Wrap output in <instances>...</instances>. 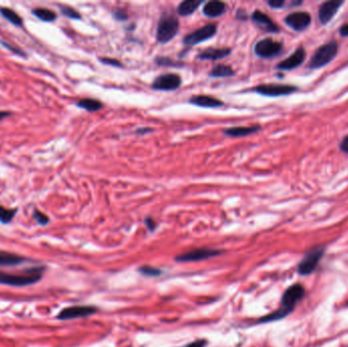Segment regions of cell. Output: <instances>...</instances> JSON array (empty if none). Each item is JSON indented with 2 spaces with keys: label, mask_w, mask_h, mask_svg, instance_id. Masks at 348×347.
I'll return each mask as SVG.
<instances>
[{
  "label": "cell",
  "mask_w": 348,
  "mask_h": 347,
  "mask_svg": "<svg viewBox=\"0 0 348 347\" xmlns=\"http://www.w3.org/2000/svg\"><path fill=\"white\" fill-rule=\"evenodd\" d=\"M33 218L37 221L38 224L40 225H47L50 221L49 217L47 215H45L43 212L39 211V210H35L33 213Z\"/></svg>",
  "instance_id": "cell-29"
},
{
  "label": "cell",
  "mask_w": 348,
  "mask_h": 347,
  "mask_svg": "<svg viewBox=\"0 0 348 347\" xmlns=\"http://www.w3.org/2000/svg\"><path fill=\"white\" fill-rule=\"evenodd\" d=\"M16 209H8L3 206H0V222L2 224H7L12 221L16 214Z\"/></svg>",
  "instance_id": "cell-26"
},
{
  "label": "cell",
  "mask_w": 348,
  "mask_h": 347,
  "mask_svg": "<svg viewBox=\"0 0 348 347\" xmlns=\"http://www.w3.org/2000/svg\"><path fill=\"white\" fill-rule=\"evenodd\" d=\"M11 114H12V113L9 112V111H1V110H0V122H1L4 118L11 116Z\"/></svg>",
  "instance_id": "cell-41"
},
{
  "label": "cell",
  "mask_w": 348,
  "mask_h": 347,
  "mask_svg": "<svg viewBox=\"0 0 348 347\" xmlns=\"http://www.w3.org/2000/svg\"><path fill=\"white\" fill-rule=\"evenodd\" d=\"M325 250L323 247H317L308 252L304 258L300 261L298 265V273L300 275L312 274L318 267L320 261L322 260Z\"/></svg>",
  "instance_id": "cell-7"
},
{
  "label": "cell",
  "mask_w": 348,
  "mask_h": 347,
  "mask_svg": "<svg viewBox=\"0 0 348 347\" xmlns=\"http://www.w3.org/2000/svg\"><path fill=\"white\" fill-rule=\"evenodd\" d=\"M202 3H203V1H198V0L182 1V2L179 3L176 11L180 16H188V15L192 14L199 8V6Z\"/></svg>",
  "instance_id": "cell-20"
},
{
  "label": "cell",
  "mask_w": 348,
  "mask_h": 347,
  "mask_svg": "<svg viewBox=\"0 0 348 347\" xmlns=\"http://www.w3.org/2000/svg\"><path fill=\"white\" fill-rule=\"evenodd\" d=\"M284 23L295 32H303L310 27L312 15L307 11H294L285 16Z\"/></svg>",
  "instance_id": "cell-9"
},
{
  "label": "cell",
  "mask_w": 348,
  "mask_h": 347,
  "mask_svg": "<svg viewBox=\"0 0 348 347\" xmlns=\"http://www.w3.org/2000/svg\"><path fill=\"white\" fill-rule=\"evenodd\" d=\"M252 20L266 33H278L280 31V28L277 26L276 23L265 12L257 9L255 10L251 15Z\"/></svg>",
  "instance_id": "cell-14"
},
{
  "label": "cell",
  "mask_w": 348,
  "mask_h": 347,
  "mask_svg": "<svg viewBox=\"0 0 348 347\" xmlns=\"http://www.w3.org/2000/svg\"><path fill=\"white\" fill-rule=\"evenodd\" d=\"M249 17L248 12L245 9H238L236 11V18L240 20H247Z\"/></svg>",
  "instance_id": "cell-36"
},
{
  "label": "cell",
  "mask_w": 348,
  "mask_h": 347,
  "mask_svg": "<svg viewBox=\"0 0 348 347\" xmlns=\"http://www.w3.org/2000/svg\"><path fill=\"white\" fill-rule=\"evenodd\" d=\"M99 60H100V62H102L105 66H111V67H115V68H123L122 63L116 58L101 57V58H99Z\"/></svg>",
  "instance_id": "cell-32"
},
{
  "label": "cell",
  "mask_w": 348,
  "mask_h": 347,
  "mask_svg": "<svg viewBox=\"0 0 348 347\" xmlns=\"http://www.w3.org/2000/svg\"><path fill=\"white\" fill-rule=\"evenodd\" d=\"M231 53L230 48H208L201 51L198 54V58L201 60H220L225 58Z\"/></svg>",
  "instance_id": "cell-18"
},
{
  "label": "cell",
  "mask_w": 348,
  "mask_h": 347,
  "mask_svg": "<svg viewBox=\"0 0 348 347\" xmlns=\"http://www.w3.org/2000/svg\"><path fill=\"white\" fill-rule=\"evenodd\" d=\"M182 84V80L180 76L168 73V74H163L159 77H157L153 83H152V89L155 91H166V92H171L179 89Z\"/></svg>",
  "instance_id": "cell-10"
},
{
  "label": "cell",
  "mask_w": 348,
  "mask_h": 347,
  "mask_svg": "<svg viewBox=\"0 0 348 347\" xmlns=\"http://www.w3.org/2000/svg\"><path fill=\"white\" fill-rule=\"evenodd\" d=\"M0 44H1L4 48H6V49L9 50L10 52H12L13 54L18 55V56H20V57H27V54H26L20 48L14 46V45H11V44H9V43H7V42H3V41H0Z\"/></svg>",
  "instance_id": "cell-30"
},
{
  "label": "cell",
  "mask_w": 348,
  "mask_h": 347,
  "mask_svg": "<svg viewBox=\"0 0 348 347\" xmlns=\"http://www.w3.org/2000/svg\"><path fill=\"white\" fill-rule=\"evenodd\" d=\"M77 107L85 109L88 112H97L103 108V103L97 99L83 98L76 103Z\"/></svg>",
  "instance_id": "cell-21"
},
{
  "label": "cell",
  "mask_w": 348,
  "mask_h": 347,
  "mask_svg": "<svg viewBox=\"0 0 348 347\" xmlns=\"http://www.w3.org/2000/svg\"><path fill=\"white\" fill-rule=\"evenodd\" d=\"M140 272L143 275L146 276H158L161 274V271L157 268L154 267H150V266H144L142 268H140Z\"/></svg>",
  "instance_id": "cell-31"
},
{
  "label": "cell",
  "mask_w": 348,
  "mask_h": 347,
  "mask_svg": "<svg viewBox=\"0 0 348 347\" xmlns=\"http://www.w3.org/2000/svg\"><path fill=\"white\" fill-rule=\"evenodd\" d=\"M343 4H344V1H340V0H330V1L323 2L320 5L319 11H318L320 23L324 26L329 24Z\"/></svg>",
  "instance_id": "cell-11"
},
{
  "label": "cell",
  "mask_w": 348,
  "mask_h": 347,
  "mask_svg": "<svg viewBox=\"0 0 348 347\" xmlns=\"http://www.w3.org/2000/svg\"><path fill=\"white\" fill-rule=\"evenodd\" d=\"M339 34L342 37H348V23L344 24L341 28H339Z\"/></svg>",
  "instance_id": "cell-40"
},
{
  "label": "cell",
  "mask_w": 348,
  "mask_h": 347,
  "mask_svg": "<svg viewBox=\"0 0 348 347\" xmlns=\"http://www.w3.org/2000/svg\"><path fill=\"white\" fill-rule=\"evenodd\" d=\"M306 57H307V52L304 48L300 46L286 59L280 61L276 68L279 71H292L300 67L304 62Z\"/></svg>",
  "instance_id": "cell-12"
},
{
  "label": "cell",
  "mask_w": 348,
  "mask_h": 347,
  "mask_svg": "<svg viewBox=\"0 0 348 347\" xmlns=\"http://www.w3.org/2000/svg\"><path fill=\"white\" fill-rule=\"evenodd\" d=\"M60 11L64 16H67L71 19H81L82 18V14L78 10H76L75 8H73L71 6H61Z\"/></svg>",
  "instance_id": "cell-28"
},
{
  "label": "cell",
  "mask_w": 348,
  "mask_h": 347,
  "mask_svg": "<svg viewBox=\"0 0 348 347\" xmlns=\"http://www.w3.org/2000/svg\"><path fill=\"white\" fill-rule=\"evenodd\" d=\"M304 288L300 284H293L286 289L281 300V307L272 314L259 320V323H268L277 321L288 316L295 308L296 303L304 296Z\"/></svg>",
  "instance_id": "cell-1"
},
{
  "label": "cell",
  "mask_w": 348,
  "mask_h": 347,
  "mask_svg": "<svg viewBox=\"0 0 348 347\" xmlns=\"http://www.w3.org/2000/svg\"><path fill=\"white\" fill-rule=\"evenodd\" d=\"M113 17L119 21H123V20H126L128 18V14L126 12L125 9L123 8H116L113 13H112Z\"/></svg>",
  "instance_id": "cell-33"
},
{
  "label": "cell",
  "mask_w": 348,
  "mask_h": 347,
  "mask_svg": "<svg viewBox=\"0 0 348 347\" xmlns=\"http://www.w3.org/2000/svg\"><path fill=\"white\" fill-rule=\"evenodd\" d=\"M268 5L274 9H279V8H283L286 5V2L284 0H269Z\"/></svg>",
  "instance_id": "cell-34"
},
{
  "label": "cell",
  "mask_w": 348,
  "mask_h": 347,
  "mask_svg": "<svg viewBox=\"0 0 348 347\" xmlns=\"http://www.w3.org/2000/svg\"><path fill=\"white\" fill-rule=\"evenodd\" d=\"M97 311L96 308L90 307V306H75L70 307L64 310H62L59 315V320H73V319H79V318H85L88 316H91L95 314Z\"/></svg>",
  "instance_id": "cell-13"
},
{
  "label": "cell",
  "mask_w": 348,
  "mask_h": 347,
  "mask_svg": "<svg viewBox=\"0 0 348 347\" xmlns=\"http://www.w3.org/2000/svg\"><path fill=\"white\" fill-rule=\"evenodd\" d=\"M24 261L23 258L8 254V253H0V266H14Z\"/></svg>",
  "instance_id": "cell-25"
},
{
  "label": "cell",
  "mask_w": 348,
  "mask_h": 347,
  "mask_svg": "<svg viewBox=\"0 0 348 347\" xmlns=\"http://www.w3.org/2000/svg\"><path fill=\"white\" fill-rule=\"evenodd\" d=\"M42 268H35L24 274L0 272V283L10 286H27L37 283L42 278Z\"/></svg>",
  "instance_id": "cell-4"
},
{
  "label": "cell",
  "mask_w": 348,
  "mask_h": 347,
  "mask_svg": "<svg viewBox=\"0 0 348 347\" xmlns=\"http://www.w3.org/2000/svg\"><path fill=\"white\" fill-rule=\"evenodd\" d=\"M339 148H340V150H341L343 153L348 154V135L347 136H345V137L342 139V141L340 142Z\"/></svg>",
  "instance_id": "cell-35"
},
{
  "label": "cell",
  "mask_w": 348,
  "mask_h": 347,
  "mask_svg": "<svg viewBox=\"0 0 348 347\" xmlns=\"http://www.w3.org/2000/svg\"><path fill=\"white\" fill-rule=\"evenodd\" d=\"M283 50V43L271 38H265L255 45V53L261 58H273L278 56Z\"/></svg>",
  "instance_id": "cell-6"
},
{
  "label": "cell",
  "mask_w": 348,
  "mask_h": 347,
  "mask_svg": "<svg viewBox=\"0 0 348 347\" xmlns=\"http://www.w3.org/2000/svg\"><path fill=\"white\" fill-rule=\"evenodd\" d=\"M253 91L266 97H282L297 92L298 88L287 84H262L253 88Z\"/></svg>",
  "instance_id": "cell-8"
},
{
  "label": "cell",
  "mask_w": 348,
  "mask_h": 347,
  "mask_svg": "<svg viewBox=\"0 0 348 347\" xmlns=\"http://www.w3.org/2000/svg\"><path fill=\"white\" fill-rule=\"evenodd\" d=\"M207 341L204 339H200V340H195L189 344H187L185 347H205L206 346Z\"/></svg>",
  "instance_id": "cell-39"
},
{
  "label": "cell",
  "mask_w": 348,
  "mask_h": 347,
  "mask_svg": "<svg viewBox=\"0 0 348 347\" xmlns=\"http://www.w3.org/2000/svg\"><path fill=\"white\" fill-rule=\"evenodd\" d=\"M218 26L216 24H208L202 28L187 34L183 38V44L186 46H194L213 38L217 33Z\"/></svg>",
  "instance_id": "cell-5"
},
{
  "label": "cell",
  "mask_w": 348,
  "mask_h": 347,
  "mask_svg": "<svg viewBox=\"0 0 348 347\" xmlns=\"http://www.w3.org/2000/svg\"><path fill=\"white\" fill-rule=\"evenodd\" d=\"M179 31V19L172 12H164L158 21L156 40L160 44L169 43Z\"/></svg>",
  "instance_id": "cell-2"
},
{
  "label": "cell",
  "mask_w": 348,
  "mask_h": 347,
  "mask_svg": "<svg viewBox=\"0 0 348 347\" xmlns=\"http://www.w3.org/2000/svg\"><path fill=\"white\" fill-rule=\"evenodd\" d=\"M226 3L222 2V1H217V0H213V1H209L207 3H205L204 7H203V13L208 16V17H218L220 15H222L225 11H226Z\"/></svg>",
  "instance_id": "cell-19"
},
{
  "label": "cell",
  "mask_w": 348,
  "mask_h": 347,
  "mask_svg": "<svg viewBox=\"0 0 348 347\" xmlns=\"http://www.w3.org/2000/svg\"><path fill=\"white\" fill-rule=\"evenodd\" d=\"M219 254H221L220 251L211 250V249H199V250H193V251L187 252L185 254L179 255L175 258V260L178 261V262H194V261L209 259V258L215 257Z\"/></svg>",
  "instance_id": "cell-15"
},
{
  "label": "cell",
  "mask_w": 348,
  "mask_h": 347,
  "mask_svg": "<svg viewBox=\"0 0 348 347\" xmlns=\"http://www.w3.org/2000/svg\"><path fill=\"white\" fill-rule=\"evenodd\" d=\"M155 63L158 64L159 67H168V68H181V67H183L182 62L176 61L174 59H171L170 57H165V56H157L155 58Z\"/></svg>",
  "instance_id": "cell-27"
},
{
  "label": "cell",
  "mask_w": 348,
  "mask_h": 347,
  "mask_svg": "<svg viewBox=\"0 0 348 347\" xmlns=\"http://www.w3.org/2000/svg\"><path fill=\"white\" fill-rule=\"evenodd\" d=\"M260 129H261L260 124L249 125V126H232V127H227L223 129V134L226 137H230V138H243V137H247L255 133H258Z\"/></svg>",
  "instance_id": "cell-17"
},
{
  "label": "cell",
  "mask_w": 348,
  "mask_h": 347,
  "mask_svg": "<svg viewBox=\"0 0 348 347\" xmlns=\"http://www.w3.org/2000/svg\"><path fill=\"white\" fill-rule=\"evenodd\" d=\"M145 224L147 225V227L151 230V231H153V230H155L156 229V227H157V223L152 219V218H146V220H145Z\"/></svg>",
  "instance_id": "cell-38"
},
{
  "label": "cell",
  "mask_w": 348,
  "mask_h": 347,
  "mask_svg": "<svg viewBox=\"0 0 348 347\" xmlns=\"http://www.w3.org/2000/svg\"><path fill=\"white\" fill-rule=\"evenodd\" d=\"M32 13L37 18H39L40 20L45 21V23H52V21L56 20V18H57V14H56L55 11L48 9V8H45V7H37V8L32 10Z\"/></svg>",
  "instance_id": "cell-23"
},
{
  "label": "cell",
  "mask_w": 348,
  "mask_h": 347,
  "mask_svg": "<svg viewBox=\"0 0 348 347\" xmlns=\"http://www.w3.org/2000/svg\"><path fill=\"white\" fill-rule=\"evenodd\" d=\"M339 45L336 41H330L323 44L314 52L309 62V69L318 70L328 66L336 57Z\"/></svg>",
  "instance_id": "cell-3"
},
{
  "label": "cell",
  "mask_w": 348,
  "mask_h": 347,
  "mask_svg": "<svg viewBox=\"0 0 348 347\" xmlns=\"http://www.w3.org/2000/svg\"><path fill=\"white\" fill-rule=\"evenodd\" d=\"M235 75L234 70L226 64H218L214 67L209 73V77L211 78H230Z\"/></svg>",
  "instance_id": "cell-22"
},
{
  "label": "cell",
  "mask_w": 348,
  "mask_h": 347,
  "mask_svg": "<svg viewBox=\"0 0 348 347\" xmlns=\"http://www.w3.org/2000/svg\"><path fill=\"white\" fill-rule=\"evenodd\" d=\"M154 129L151 128V127H139L135 133L136 135L138 136H144V135H147V134H150L152 133Z\"/></svg>",
  "instance_id": "cell-37"
},
{
  "label": "cell",
  "mask_w": 348,
  "mask_h": 347,
  "mask_svg": "<svg viewBox=\"0 0 348 347\" xmlns=\"http://www.w3.org/2000/svg\"><path fill=\"white\" fill-rule=\"evenodd\" d=\"M0 14L15 27H23L24 20L20 15L9 7H0Z\"/></svg>",
  "instance_id": "cell-24"
},
{
  "label": "cell",
  "mask_w": 348,
  "mask_h": 347,
  "mask_svg": "<svg viewBox=\"0 0 348 347\" xmlns=\"http://www.w3.org/2000/svg\"><path fill=\"white\" fill-rule=\"evenodd\" d=\"M190 104L198 106V107H203V108H220L224 105V102L219 100L216 97L209 96V95H195L192 96L189 101Z\"/></svg>",
  "instance_id": "cell-16"
}]
</instances>
